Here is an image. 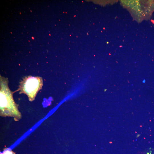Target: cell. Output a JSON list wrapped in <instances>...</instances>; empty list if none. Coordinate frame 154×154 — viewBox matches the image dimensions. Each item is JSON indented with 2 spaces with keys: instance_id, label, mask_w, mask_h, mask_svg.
Segmentation results:
<instances>
[{
  "instance_id": "cell-1",
  "label": "cell",
  "mask_w": 154,
  "mask_h": 154,
  "mask_svg": "<svg viewBox=\"0 0 154 154\" xmlns=\"http://www.w3.org/2000/svg\"><path fill=\"white\" fill-rule=\"evenodd\" d=\"M8 83L7 78L0 76V116L13 117L15 121H18L21 118V115L14 101Z\"/></svg>"
},
{
  "instance_id": "cell-2",
  "label": "cell",
  "mask_w": 154,
  "mask_h": 154,
  "mask_svg": "<svg viewBox=\"0 0 154 154\" xmlns=\"http://www.w3.org/2000/svg\"><path fill=\"white\" fill-rule=\"evenodd\" d=\"M42 80L40 77L29 76L25 77L20 83V93L26 94L29 100L32 101L38 92L42 88Z\"/></svg>"
},
{
  "instance_id": "cell-3",
  "label": "cell",
  "mask_w": 154,
  "mask_h": 154,
  "mask_svg": "<svg viewBox=\"0 0 154 154\" xmlns=\"http://www.w3.org/2000/svg\"><path fill=\"white\" fill-rule=\"evenodd\" d=\"M2 154H15L11 150H5L3 153Z\"/></svg>"
},
{
  "instance_id": "cell-4",
  "label": "cell",
  "mask_w": 154,
  "mask_h": 154,
  "mask_svg": "<svg viewBox=\"0 0 154 154\" xmlns=\"http://www.w3.org/2000/svg\"><path fill=\"white\" fill-rule=\"evenodd\" d=\"M145 79H143V80L142 81V82L143 83H145Z\"/></svg>"
},
{
  "instance_id": "cell-5",
  "label": "cell",
  "mask_w": 154,
  "mask_h": 154,
  "mask_svg": "<svg viewBox=\"0 0 154 154\" xmlns=\"http://www.w3.org/2000/svg\"><path fill=\"white\" fill-rule=\"evenodd\" d=\"M140 135V134H137V137H136L137 138H138V137H139V136Z\"/></svg>"
}]
</instances>
